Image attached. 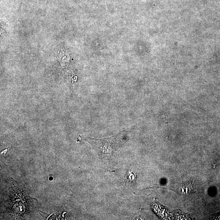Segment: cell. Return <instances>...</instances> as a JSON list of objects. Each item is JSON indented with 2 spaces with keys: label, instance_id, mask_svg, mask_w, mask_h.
Returning <instances> with one entry per match:
<instances>
[{
  "label": "cell",
  "instance_id": "1",
  "mask_svg": "<svg viewBox=\"0 0 220 220\" xmlns=\"http://www.w3.org/2000/svg\"><path fill=\"white\" fill-rule=\"evenodd\" d=\"M128 133L127 130H124L112 137L101 139L86 138L84 140L91 144L101 158L107 160L126 142Z\"/></svg>",
  "mask_w": 220,
  "mask_h": 220
}]
</instances>
